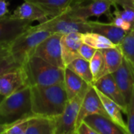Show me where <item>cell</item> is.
Wrapping results in <instances>:
<instances>
[{"mask_svg": "<svg viewBox=\"0 0 134 134\" xmlns=\"http://www.w3.org/2000/svg\"><path fill=\"white\" fill-rule=\"evenodd\" d=\"M30 87L33 114L54 118L64 111L68 102L64 84Z\"/></svg>", "mask_w": 134, "mask_h": 134, "instance_id": "cell-1", "label": "cell"}, {"mask_svg": "<svg viewBox=\"0 0 134 134\" xmlns=\"http://www.w3.org/2000/svg\"><path fill=\"white\" fill-rule=\"evenodd\" d=\"M29 86H47L64 84L65 69L43 58L32 55L23 65Z\"/></svg>", "mask_w": 134, "mask_h": 134, "instance_id": "cell-2", "label": "cell"}, {"mask_svg": "<svg viewBox=\"0 0 134 134\" xmlns=\"http://www.w3.org/2000/svg\"><path fill=\"white\" fill-rule=\"evenodd\" d=\"M51 34L50 32L31 26L10 43L11 54L17 64L23 65L33 55L36 47Z\"/></svg>", "mask_w": 134, "mask_h": 134, "instance_id": "cell-3", "label": "cell"}, {"mask_svg": "<svg viewBox=\"0 0 134 134\" xmlns=\"http://www.w3.org/2000/svg\"><path fill=\"white\" fill-rule=\"evenodd\" d=\"M34 115L32 111L31 87L27 86L3 99L0 103V117L8 122Z\"/></svg>", "mask_w": 134, "mask_h": 134, "instance_id": "cell-4", "label": "cell"}, {"mask_svg": "<svg viewBox=\"0 0 134 134\" xmlns=\"http://www.w3.org/2000/svg\"><path fill=\"white\" fill-rule=\"evenodd\" d=\"M36 27L39 29L50 32L51 33H59L62 35L71 32L84 33L92 32L89 20L82 21L73 18L66 10L56 17L50 18L44 22L39 23Z\"/></svg>", "mask_w": 134, "mask_h": 134, "instance_id": "cell-5", "label": "cell"}, {"mask_svg": "<svg viewBox=\"0 0 134 134\" xmlns=\"http://www.w3.org/2000/svg\"><path fill=\"white\" fill-rule=\"evenodd\" d=\"M114 6L112 0H74L71 6L66 10L73 18L82 21H88L90 18L110 14V8Z\"/></svg>", "mask_w": 134, "mask_h": 134, "instance_id": "cell-6", "label": "cell"}, {"mask_svg": "<svg viewBox=\"0 0 134 134\" xmlns=\"http://www.w3.org/2000/svg\"><path fill=\"white\" fill-rule=\"evenodd\" d=\"M87 92L81 93L68 100L64 111L54 118L55 134H74L77 132V121L80 108Z\"/></svg>", "mask_w": 134, "mask_h": 134, "instance_id": "cell-7", "label": "cell"}, {"mask_svg": "<svg viewBox=\"0 0 134 134\" xmlns=\"http://www.w3.org/2000/svg\"><path fill=\"white\" fill-rule=\"evenodd\" d=\"M62 36V35L59 33L51 34L40 43L33 55L38 56L55 66L65 69L61 47Z\"/></svg>", "mask_w": 134, "mask_h": 134, "instance_id": "cell-8", "label": "cell"}, {"mask_svg": "<svg viewBox=\"0 0 134 134\" xmlns=\"http://www.w3.org/2000/svg\"><path fill=\"white\" fill-rule=\"evenodd\" d=\"M29 86L23 65H18L0 77V95L7 97Z\"/></svg>", "mask_w": 134, "mask_h": 134, "instance_id": "cell-9", "label": "cell"}, {"mask_svg": "<svg viewBox=\"0 0 134 134\" xmlns=\"http://www.w3.org/2000/svg\"><path fill=\"white\" fill-rule=\"evenodd\" d=\"M31 21L13 18L11 14L0 18V43H10L32 26Z\"/></svg>", "mask_w": 134, "mask_h": 134, "instance_id": "cell-10", "label": "cell"}, {"mask_svg": "<svg viewBox=\"0 0 134 134\" xmlns=\"http://www.w3.org/2000/svg\"><path fill=\"white\" fill-rule=\"evenodd\" d=\"M92 85L103 95L115 102L120 107L124 114H127L128 103L111 74H106L100 77Z\"/></svg>", "mask_w": 134, "mask_h": 134, "instance_id": "cell-11", "label": "cell"}, {"mask_svg": "<svg viewBox=\"0 0 134 134\" xmlns=\"http://www.w3.org/2000/svg\"><path fill=\"white\" fill-rule=\"evenodd\" d=\"M93 114H101L108 117L96 88L91 85L89 89L85 96L80 108V112L77 121V128L84 121L86 117Z\"/></svg>", "mask_w": 134, "mask_h": 134, "instance_id": "cell-12", "label": "cell"}, {"mask_svg": "<svg viewBox=\"0 0 134 134\" xmlns=\"http://www.w3.org/2000/svg\"><path fill=\"white\" fill-rule=\"evenodd\" d=\"M82 43L81 32H71L62 35L61 38V47L65 68L75 59L81 58L79 51Z\"/></svg>", "mask_w": 134, "mask_h": 134, "instance_id": "cell-13", "label": "cell"}, {"mask_svg": "<svg viewBox=\"0 0 134 134\" xmlns=\"http://www.w3.org/2000/svg\"><path fill=\"white\" fill-rule=\"evenodd\" d=\"M111 74L127 103H129L134 90V74L129 64L124 58L118 70Z\"/></svg>", "mask_w": 134, "mask_h": 134, "instance_id": "cell-14", "label": "cell"}, {"mask_svg": "<svg viewBox=\"0 0 134 134\" xmlns=\"http://www.w3.org/2000/svg\"><path fill=\"white\" fill-rule=\"evenodd\" d=\"M84 122L94 129L99 134H129L110 118L104 115L93 114L88 116L85 118Z\"/></svg>", "mask_w": 134, "mask_h": 134, "instance_id": "cell-15", "label": "cell"}, {"mask_svg": "<svg viewBox=\"0 0 134 134\" xmlns=\"http://www.w3.org/2000/svg\"><path fill=\"white\" fill-rule=\"evenodd\" d=\"M11 16L20 20L31 22L38 21L39 23L44 22L50 18L48 14L41 7L29 1H25L21 5L18 7Z\"/></svg>", "mask_w": 134, "mask_h": 134, "instance_id": "cell-16", "label": "cell"}, {"mask_svg": "<svg viewBox=\"0 0 134 134\" xmlns=\"http://www.w3.org/2000/svg\"><path fill=\"white\" fill-rule=\"evenodd\" d=\"M64 85L68 100L74 99L81 93L87 92L91 86V85L88 84L81 77L68 68H65Z\"/></svg>", "mask_w": 134, "mask_h": 134, "instance_id": "cell-17", "label": "cell"}, {"mask_svg": "<svg viewBox=\"0 0 134 134\" xmlns=\"http://www.w3.org/2000/svg\"><path fill=\"white\" fill-rule=\"evenodd\" d=\"M92 32H97L109 39L115 45L118 46L124 37L127 34V32L115 26L112 23L100 22L99 21H89Z\"/></svg>", "mask_w": 134, "mask_h": 134, "instance_id": "cell-18", "label": "cell"}, {"mask_svg": "<svg viewBox=\"0 0 134 134\" xmlns=\"http://www.w3.org/2000/svg\"><path fill=\"white\" fill-rule=\"evenodd\" d=\"M26 134H55L54 118L32 115L29 118Z\"/></svg>", "mask_w": 134, "mask_h": 134, "instance_id": "cell-19", "label": "cell"}, {"mask_svg": "<svg viewBox=\"0 0 134 134\" xmlns=\"http://www.w3.org/2000/svg\"><path fill=\"white\" fill-rule=\"evenodd\" d=\"M38 5L49 16L56 17L68 9L74 0H25Z\"/></svg>", "mask_w": 134, "mask_h": 134, "instance_id": "cell-20", "label": "cell"}, {"mask_svg": "<svg viewBox=\"0 0 134 134\" xmlns=\"http://www.w3.org/2000/svg\"><path fill=\"white\" fill-rule=\"evenodd\" d=\"M97 92L100 97V99L103 104V107L107 111V114L108 117L117 125L121 126L123 129H125L128 132V128H127V122L125 121L123 116H122V110L120 108V107L113 100H111L110 98L103 95L102 92H100L99 90H97ZM129 133V132H128Z\"/></svg>", "mask_w": 134, "mask_h": 134, "instance_id": "cell-21", "label": "cell"}, {"mask_svg": "<svg viewBox=\"0 0 134 134\" xmlns=\"http://www.w3.org/2000/svg\"><path fill=\"white\" fill-rule=\"evenodd\" d=\"M105 60V75L113 74L121 66L124 57L119 46L100 50Z\"/></svg>", "mask_w": 134, "mask_h": 134, "instance_id": "cell-22", "label": "cell"}, {"mask_svg": "<svg viewBox=\"0 0 134 134\" xmlns=\"http://www.w3.org/2000/svg\"><path fill=\"white\" fill-rule=\"evenodd\" d=\"M81 39L84 43L89 45L96 50H102L117 47V45L112 43L107 37L94 32L81 33Z\"/></svg>", "mask_w": 134, "mask_h": 134, "instance_id": "cell-23", "label": "cell"}, {"mask_svg": "<svg viewBox=\"0 0 134 134\" xmlns=\"http://www.w3.org/2000/svg\"><path fill=\"white\" fill-rule=\"evenodd\" d=\"M65 68H68L79 77H81L89 85H92L94 82L93 75L91 71L89 62L85 60L82 58H78L70 63Z\"/></svg>", "mask_w": 134, "mask_h": 134, "instance_id": "cell-24", "label": "cell"}, {"mask_svg": "<svg viewBox=\"0 0 134 134\" xmlns=\"http://www.w3.org/2000/svg\"><path fill=\"white\" fill-rule=\"evenodd\" d=\"M118 46L124 58L129 64L134 74V30L128 32Z\"/></svg>", "mask_w": 134, "mask_h": 134, "instance_id": "cell-25", "label": "cell"}, {"mask_svg": "<svg viewBox=\"0 0 134 134\" xmlns=\"http://www.w3.org/2000/svg\"><path fill=\"white\" fill-rule=\"evenodd\" d=\"M18 65L11 54L10 43L0 44V77L7 70Z\"/></svg>", "mask_w": 134, "mask_h": 134, "instance_id": "cell-26", "label": "cell"}, {"mask_svg": "<svg viewBox=\"0 0 134 134\" xmlns=\"http://www.w3.org/2000/svg\"><path fill=\"white\" fill-rule=\"evenodd\" d=\"M89 64L94 82L105 75V60L100 50H96L93 57L90 60Z\"/></svg>", "mask_w": 134, "mask_h": 134, "instance_id": "cell-27", "label": "cell"}, {"mask_svg": "<svg viewBox=\"0 0 134 134\" xmlns=\"http://www.w3.org/2000/svg\"><path fill=\"white\" fill-rule=\"evenodd\" d=\"M32 116L13 121L11 126L4 132V134H26L29 118Z\"/></svg>", "mask_w": 134, "mask_h": 134, "instance_id": "cell-28", "label": "cell"}, {"mask_svg": "<svg viewBox=\"0 0 134 134\" xmlns=\"http://www.w3.org/2000/svg\"><path fill=\"white\" fill-rule=\"evenodd\" d=\"M127 128L129 134H134V90L128 103L127 110Z\"/></svg>", "mask_w": 134, "mask_h": 134, "instance_id": "cell-29", "label": "cell"}, {"mask_svg": "<svg viewBox=\"0 0 134 134\" xmlns=\"http://www.w3.org/2000/svg\"><path fill=\"white\" fill-rule=\"evenodd\" d=\"M107 18H110V23H112V24L114 25L115 26H117V27H118V28L123 29L124 31H125V32H129V31L132 29L131 25H130L129 22L125 21L123 18H121V17L118 16V15H115V14H113L110 13V14L107 16Z\"/></svg>", "mask_w": 134, "mask_h": 134, "instance_id": "cell-30", "label": "cell"}, {"mask_svg": "<svg viewBox=\"0 0 134 134\" xmlns=\"http://www.w3.org/2000/svg\"><path fill=\"white\" fill-rule=\"evenodd\" d=\"M96 51V50L95 48H93V47H90L89 45L83 43L80 47L79 53H80L81 58H84L85 60H86L88 62H90V60L93 57Z\"/></svg>", "mask_w": 134, "mask_h": 134, "instance_id": "cell-31", "label": "cell"}, {"mask_svg": "<svg viewBox=\"0 0 134 134\" xmlns=\"http://www.w3.org/2000/svg\"><path fill=\"white\" fill-rule=\"evenodd\" d=\"M76 132L77 134H99L94 129L84 121L78 126Z\"/></svg>", "mask_w": 134, "mask_h": 134, "instance_id": "cell-32", "label": "cell"}, {"mask_svg": "<svg viewBox=\"0 0 134 134\" xmlns=\"http://www.w3.org/2000/svg\"><path fill=\"white\" fill-rule=\"evenodd\" d=\"M9 5L8 0H0V18L9 15Z\"/></svg>", "mask_w": 134, "mask_h": 134, "instance_id": "cell-33", "label": "cell"}, {"mask_svg": "<svg viewBox=\"0 0 134 134\" xmlns=\"http://www.w3.org/2000/svg\"><path fill=\"white\" fill-rule=\"evenodd\" d=\"M13 121L12 122H9V123H3V124H0V134H4V132L11 126Z\"/></svg>", "mask_w": 134, "mask_h": 134, "instance_id": "cell-34", "label": "cell"}, {"mask_svg": "<svg viewBox=\"0 0 134 134\" xmlns=\"http://www.w3.org/2000/svg\"><path fill=\"white\" fill-rule=\"evenodd\" d=\"M5 97L3 96H2V95H0V103H2V101L3 100V99H4Z\"/></svg>", "mask_w": 134, "mask_h": 134, "instance_id": "cell-35", "label": "cell"}, {"mask_svg": "<svg viewBox=\"0 0 134 134\" xmlns=\"http://www.w3.org/2000/svg\"><path fill=\"white\" fill-rule=\"evenodd\" d=\"M131 1H132V3H133V5H134V0H131Z\"/></svg>", "mask_w": 134, "mask_h": 134, "instance_id": "cell-36", "label": "cell"}, {"mask_svg": "<svg viewBox=\"0 0 134 134\" xmlns=\"http://www.w3.org/2000/svg\"><path fill=\"white\" fill-rule=\"evenodd\" d=\"M74 134H77V132H76V133H74Z\"/></svg>", "mask_w": 134, "mask_h": 134, "instance_id": "cell-37", "label": "cell"}, {"mask_svg": "<svg viewBox=\"0 0 134 134\" xmlns=\"http://www.w3.org/2000/svg\"><path fill=\"white\" fill-rule=\"evenodd\" d=\"M0 44H1V43H0Z\"/></svg>", "mask_w": 134, "mask_h": 134, "instance_id": "cell-38", "label": "cell"}]
</instances>
